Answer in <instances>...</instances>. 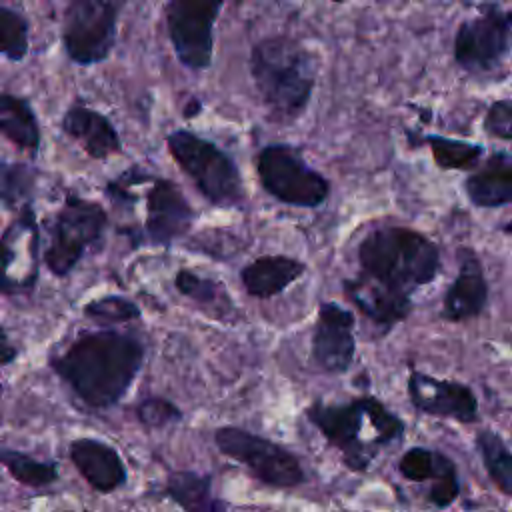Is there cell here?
<instances>
[{
  "label": "cell",
  "instance_id": "14",
  "mask_svg": "<svg viewBox=\"0 0 512 512\" xmlns=\"http://www.w3.org/2000/svg\"><path fill=\"white\" fill-rule=\"evenodd\" d=\"M356 318L352 310L334 300L318 304L316 324L310 338L314 366L330 376L346 374L356 356Z\"/></svg>",
  "mask_w": 512,
  "mask_h": 512
},
{
  "label": "cell",
  "instance_id": "27",
  "mask_svg": "<svg viewBox=\"0 0 512 512\" xmlns=\"http://www.w3.org/2000/svg\"><path fill=\"white\" fill-rule=\"evenodd\" d=\"M174 288L188 300L206 306L210 310H224L230 308V298L228 292L224 290L226 286H222L220 282L200 276L196 270L192 268H180L174 276Z\"/></svg>",
  "mask_w": 512,
  "mask_h": 512
},
{
  "label": "cell",
  "instance_id": "34",
  "mask_svg": "<svg viewBox=\"0 0 512 512\" xmlns=\"http://www.w3.org/2000/svg\"><path fill=\"white\" fill-rule=\"evenodd\" d=\"M16 358H18V348L12 344L8 330L2 326V330H0V364H2V368L10 366Z\"/></svg>",
  "mask_w": 512,
  "mask_h": 512
},
{
  "label": "cell",
  "instance_id": "7",
  "mask_svg": "<svg viewBox=\"0 0 512 512\" xmlns=\"http://www.w3.org/2000/svg\"><path fill=\"white\" fill-rule=\"evenodd\" d=\"M108 226V212L102 204L66 194L48 228V246L42 254L46 268L56 278H66L80 264L84 254L102 240Z\"/></svg>",
  "mask_w": 512,
  "mask_h": 512
},
{
  "label": "cell",
  "instance_id": "1",
  "mask_svg": "<svg viewBox=\"0 0 512 512\" xmlns=\"http://www.w3.org/2000/svg\"><path fill=\"white\" fill-rule=\"evenodd\" d=\"M146 350L134 334L100 328L82 330L48 364L62 384L92 410L120 404L138 378Z\"/></svg>",
  "mask_w": 512,
  "mask_h": 512
},
{
  "label": "cell",
  "instance_id": "4",
  "mask_svg": "<svg viewBox=\"0 0 512 512\" xmlns=\"http://www.w3.org/2000/svg\"><path fill=\"white\" fill-rule=\"evenodd\" d=\"M252 84L274 122L298 120L314 94L318 58L302 42L276 34L252 44L248 56Z\"/></svg>",
  "mask_w": 512,
  "mask_h": 512
},
{
  "label": "cell",
  "instance_id": "3",
  "mask_svg": "<svg viewBox=\"0 0 512 512\" xmlns=\"http://www.w3.org/2000/svg\"><path fill=\"white\" fill-rule=\"evenodd\" d=\"M358 278L392 294L408 296L434 282L440 272V248L422 232L384 224L368 230L356 248Z\"/></svg>",
  "mask_w": 512,
  "mask_h": 512
},
{
  "label": "cell",
  "instance_id": "26",
  "mask_svg": "<svg viewBox=\"0 0 512 512\" xmlns=\"http://www.w3.org/2000/svg\"><path fill=\"white\" fill-rule=\"evenodd\" d=\"M0 460L6 472L22 486L46 488L58 480V464L54 460H38L14 448H2Z\"/></svg>",
  "mask_w": 512,
  "mask_h": 512
},
{
  "label": "cell",
  "instance_id": "23",
  "mask_svg": "<svg viewBox=\"0 0 512 512\" xmlns=\"http://www.w3.org/2000/svg\"><path fill=\"white\" fill-rule=\"evenodd\" d=\"M0 132L18 150L36 156L42 142L40 122L32 104L12 92L0 94Z\"/></svg>",
  "mask_w": 512,
  "mask_h": 512
},
{
  "label": "cell",
  "instance_id": "2",
  "mask_svg": "<svg viewBox=\"0 0 512 512\" xmlns=\"http://www.w3.org/2000/svg\"><path fill=\"white\" fill-rule=\"evenodd\" d=\"M306 420L338 450L352 472H366L378 452L404 438L406 424L380 398L362 394L342 404L314 400L304 410Z\"/></svg>",
  "mask_w": 512,
  "mask_h": 512
},
{
  "label": "cell",
  "instance_id": "25",
  "mask_svg": "<svg viewBox=\"0 0 512 512\" xmlns=\"http://www.w3.org/2000/svg\"><path fill=\"white\" fill-rule=\"evenodd\" d=\"M474 444L494 486L512 498V450L508 444L492 428L480 430Z\"/></svg>",
  "mask_w": 512,
  "mask_h": 512
},
{
  "label": "cell",
  "instance_id": "10",
  "mask_svg": "<svg viewBox=\"0 0 512 512\" xmlns=\"http://www.w3.org/2000/svg\"><path fill=\"white\" fill-rule=\"evenodd\" d=\"M226 0H166L164 24L178 62L192 72L212 66L214 26Z\"/></svg>",
  "mask_w": 512,
  "mask_h": 512
},
{
  "label": "cell",
  "instance_id": "11",
  "mask_svg": "<svg viewBox=\"0 0 512 512\" xmlns=\"http://www.w3.org/2000/svg\"><path fill=\"white\" fill-rule=\"evenodd\" d=\"M512 10L496 4L482 6L480 12L464 20L454 34V62L468 74L494 72L510 52Z\"/></svg>",
  "mask_w": 512,
  "mask_h": 512
},
{
  "label": "cell",
  "instance_id": "20",
  "mask_svg": "<svg viewBox=\"0 0 512 512\" xmlns=\"http://www.w3.org/2000/svg\"><path fill=\"white\" fill-rule=\"evenodd\" d=\"M306 272V264L288 254H264L240 268V282L248 296L268 300L282 294Z\"/></svg>",
  "mask_w": 512,
  "mask_h": 512
},
{
  "label": "cell",
  "instance_id": "5",
  "mask_svg": "<svg viewBox=\"0 0 512 512\" xmlns=\"http://www.w3.org/2000/svg\"><path fill=\"white\" fill-rule=\"evenodd\" d=\"M166 148L206 202L218 208L244 204L246 190L242 172L234 158L216 142L180 128L166 136Z\"/></svg>",
  "mask_w": 512,
  "mask_h": 512
},
{
  "label": "cell",
  "instance_id": "12",
  "mask_svg": "<svg viewBox=\"0 0 512 512\" xmlns=\"http://www.w3.org/2000/svg\"><path fill=\"white\" fill-rule=\"evenodd\" d=\"M40 228L32 200L18 206V214L2 232V294L16 296L34 290L38 280Z\"/></svg>",
  "mask_w": 512,
  "mask_h": 512
},
{
  "label": "cell",
  "instance_id": "35",
  "mask_svg": "<svg viewBox=\"0 0 512 512\" xmlns=\"http://www.w3.org/2000/svg\"><path fill=\"white\" fill-rule=\"evenodd\" d=\"M200 110H202L200 100H198V98H190L188 104H186V108H184V118H194V116L200 114Z\"/></svg>",
  "mask_w": 512,
  "mask_h": 512
},
{
  "label": "cell",
  "instance_id": "32",
  "mask_svg": "<svg viewBox=\"0 0 512 512\" xmlns=\"http://www.w3.org/2000/svg\"><path fill=\"white\" fill-rule=\"evenodd\" d=\"M136 418L148 430L166 428L184 418L182 410L168 398L146 396L136 404Z\"/></svg>",
  "mask_w": 512,
  "mask_h": 512
},
{
  "label": "cell",
  "instance_id": "28",
  "mask_svg": "<svg viewBox=\"0 0 512 512\" xmlns=\"http://www.w3.org/2000/svg\"><path fill=\"white\" fill-rule=\"evenodd\" d=\"M434 162L444 170H470L478 164L484 148L474 142H464L456 138H446L438 134L424 136Z\"/></svg>",
  "mask_w": 512,
  "mask_h": 512
},
{
  "label": "cell",
  "instance_id": "6",
  "mask_svg": "<svg viewBox=\"0 0 512 512\" xmlns=\"http://www.w3.org/2000/svg\"><path fill=\"white\" fill-rule=\"evenodd\" d=\"M254 168L262 190L280 204L318 208L330 196L328 178L312 168L292 144L270 142L262 146L254 156Z\"/></svg>",
  "mask_w": 512,
  "mask_h": 512
},
{
  "label": "cell",
  "instance_id": "36",
  "mask_svg": "<svg viewBox=\"0 0 512 512\" xmlns=\"http://www.w3.org/2000/svg\"><path fill=\"white\" fill-rule=\"evenodd\" d=\"M502 232H506V234H510V236H512V220H510L508 224H504V226H502Z\"/></svg>",
  "mask_w": 512,
  "mask_h": 512
},
{
  "label": "cell",
  "instance_id": "33",
  "mask_svg": "<svg viewBox=\"0 0 512 512\" xmlns=\"http://www.w3.org/2000/svg\"><path fill=\"white\" fill-rule=\"evenodd\" d=\"M484 130L500 140H512V98L496 100L484 116Z\"/></svg>",
  "mask_w": 512,
  "mask_h": 512
},
{
  "label": "cell",
  "instance_id": "9",
  "mask_svg": "<svg viewBox=\"0 0 512 512\" xmlns=\"http://www.w3.org/2000/svg\"><path fill=\"white\" fill-rule=\"evenodd\" d=\"M214 444L226 458L242 464L258 482L272 488H296L306 482L300 458L286 446L240 426H218Z\"/></svg>",
  "mask_w": 512,
  "mask_h": 512
},
{
  "label": "cell",
  "instance_id": "8",
  "mask_svg": "<svg viewBox=\"0 0 512 512\" xmlns=\"http://www.w3.org/2000/svg\"><path fill=\"white\" fill-rule=\"evenodd\" d=\"M126 0H66L60 40L64 54L78 66H94L110 58Z\"/></svg>",
  "mask_w": 512,
  "mask_h": 512
},
{
  "label": "cell",
  "instance_id": "13",
  "mask_svg": "<svg viewBox=\"0 0 512 512\" xmlns=\"http://www.w3.org/2000/svg\"><path fill=\"white\" fill-rule=\"evenodd\" d=\"M196 220V212L182 188L162 176H152L144 194L142 244L170 248L184 238Z\"/></svg>",
  "mask_w": 512,
  "mask_h": 512
},
{
  "label": "cell",
  "instance_id": "18",
  "mask_svg": "<svg viewBox=\"0 0 512 512\" xmlns=\"http://www.w3.org/2000/svg\"><path fill=\"white\" fill-rule=\"evenodd\" d=\"M68 456L84 482L100 494H112L128 482V470L118 450L98 438L80 436L68 446Z\"/></svg>",
  "mask_w": 512,
  "mask_h": 512
},
{
  "label": "cell",
  "instance_id": "19",
  "mask_svg": "<svg viewBox=\"0 0 512 512\" xmlns=\"http://www.w3.org/2000/svg\"><path fill=\"white\" fill-rule=\"evenodd\" d=\"M60 128L92 160H106L122 150V138L112 120L84 100H76L64 110Z\"/></svg>",
  "mask_w": 512,
  "mask_h": 512
},
{
  "label": "cell",
  "instance_id": "17",
  "mask_svg": "<svg viewBox=\"0 0 512 512\" xmlns=\"http://www.w3.org/2000/svg\"><path fill=\"white\" fill-rule=\"evenodd\" d=\"M458 272L444 292L440 316L446 322H466L480 316L488 302V282L478 254L462 246L456 252Z\"/></svg>",
  "mask_w": 512,
  "mask_h": 512
},
{
  "label": "cell",
  "instance_id": "37",
  "mask_svg": "<svg viewBox=\"0 0 512 512\" xmlns=\"http://www.w3.org/2000/svg\"><path fill=\"white\" fill-rule=\"evenodd\" d=\"M330 2H336V4H342V2H348V0H330Z\"/></svg>",
  "mask_w": 512,
  "mask_h": 512
},
{
  "label": "cell",
  "instance_id": "16",
  "mask_svg": "<svg viewBox=\"0 0 512 512\" xmlns=\"http://www.w3.org/2000/svg\"><path fill=\"white\" fill-rule=\"evenodd\" d=\"M396 468L410 482H430L426 498L436 508H448L460 496L458 468L440 450L412 446L400 456Z\"/></svg>",
  "mask_w": 512,
  "mask_h": 512
},
{
  "label": "cell",
  "instance_id": "21",
  "mask_svg": "<svg viewBox=\"0 0 512 512\" xmlns=\"http://www.w3.org/2000/svg\"><path fill=\"white\" fill-rule=\"evenodd\" d=\"M342 286L344 294L360 310V314L376 324L384 334L396 324L404 322L412 312V298L372 286L358 276L346 278Z\"/></svg>",
  "mask_w": 512,
  "mask_h": 512
},
{
  "label": "cell",
  "instance_id": "29",
  "mask_svg": "<svg viewBox=\"0 0 512 512\" xmlns=\"http://www.w3.org/2000/svg\"><path fill=\"white\" fill-rule=\"evenodd\" d=\"M0 50L8 62H22L30 50V22L12 8L0 6Z\"/></svg>",
  "mask_w": 512,
  "mask_h": 512
},
{
  "label": "cell",
  "instance_id": "15",
  "mask_svg": "<svg viewBox=\"0 0 512 512\" xmlns=\"http://www.w3.org/2000/svg\"><path fill=\"white\" fill-rule=\"evenodd\" d=\"M406 392L410 404L422 414L450 418L462 424L478 420L476 394L464 382L436 378L420 370H410L406 380Z\"/></svg>",
  "mask_w": 512,
  "mask_h": 512
},
{
  "label": "cell",
  "instance_id": "22",
  "mask_svg": "<svg viewBox=\"0 0 512 512\" xmlns=\"http://www.w3.org/2000/svg\"><path fill=\"white\" fill-rule=\"evenodd\" d=\"M464 192L478 208L512 204V156L508 152H494L464 180Z\"/></svg>",
  "mask_w": 512,
  "mask_h": 512
},
{
  "label": "cell",
  "instance_id": "30",
  "mask_svg": "<svg viewBox=\"0 0 512 512\" xmlns=\"http://www.w3.org/2000/svg\"><path fill=\"white\" fill-rule=\"evenodd\" d=\"M0 198L4 210H14L16 204H24L30 200V192L34 188L36 170L30 164L22 162H2L0 170Z\"/></svg>",
  "mask_w": 512,
  "mask_h": 512
},
{
  "label": "cell",
  "instance_id": "24",
  "mask_svg": "<svg viewBox=\"0 0 512 512\" xmlns=\"http://www.w3.org/2000/svg\"><path fill=\"white\" fill-rule=\"evenodd\" d=\"M160 498L172 500L182 510L214 512L228 508L226 502L212 494V476L196 470H174L166 476Z\"/></svg>",
  "mask_w": 512,
  "mask_h": 512
},
{
  "label": "cell",
  "instance_id": "31",
  "mask_svg": "<svg viewBox=\"0 0 512 512\" xmlns=\"http://www.w3.org/2000/svg\"><path fill=\"white\" fill-rule=\"evenodd\" d=\"M82 314L94 322H102V324H122V322H130L142 316L140 306L120 294H106L100 298H94L90 302L84 304Z\"/></svg>",
  "mask_w": 512,
  "mask_h": 512
}]
</instances>
